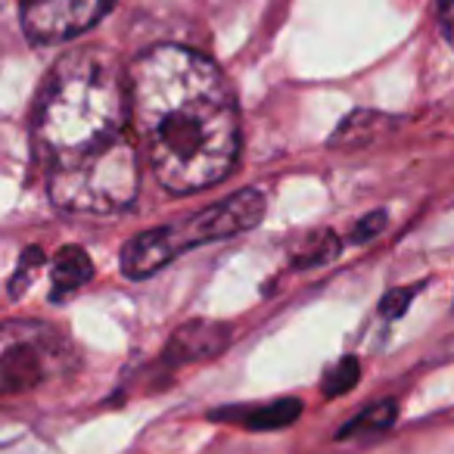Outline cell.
<instances>
[{
  "label": "cell",
  "mask_w": 454,
  "mask_h": 454,
  "mask_svg": "<svg viewBox=\"0 0 454 454\" xmlns=\"http://www.w3.org/2000/svg\"><path fill=\"white\" fill-rule=\"evenodd\" d=\"M128 94L131 125L168 193H200L231 175L240 156V113L212 59L181 44H156L131 59Z\"/></svg>",
  "instance_id": "cell-1"
},
{
  "label": "cell",
  "mask_w": 454,
  "mask_h": 454,
  "mask_svg": "<svg viewBox=\"0 0 454 454\" xmlns=\"http://www.w3.org/2000/svg\"><path fill=\"white\" fill-rule=\"evenodd\" d=\"M128 72L121 75L106 53L88 47L63 57L47 75L35 115V146L44 168L59 171L128 144Z\"/></svg>",
  "instance_id": "cell-2"
},
{
  "label": "cell",
  "mask_w": 454,
  "mask_h": 454,
  "mask_svg": "<svg viewBox=\"0 0 454 454\" xmlns=\"http://www.w3.org/2000/svg\"><path fill=\"white\" fill-rule=\"evenodd\" d=\"M262 218H265V196L253 187L237 190V193L224 196V200L212 202L187 218L153 227V231H144L134 240H128L121 249V271L131 280H144L187 249L247 234L262 224Z\"/></svg>",
  "instance_id": "cell-3"
},
{
  "label": "cell",
  "mask_w": 454,
  "mask_h": 454,
  "mask_svg": "<svg viewBox=\"0 0 454 454\" xmlns=\"http://www.w3.org/2000/svg\"><path fill=\"white\" fill-rule=\"evenodd\" d=\"M113 7L115 0H26L22 32L35 44H66L94 28Z\"/></svg>",
  "instance_id": "cell-4"
},
{
  "label": "cell",
  "mask_w": 454,
  "mask_h": 454,
  "mask_svg": "<svg viewBox=\"0 0 454 454\" xmlns=\"http://www.w3.org/2000/svg\"><path fill=\"white\" fill-rule=\"evenodd\" d=\"M231 342V330L227 324H212V321H193L184 324L165 346V361L171 364H190V361L215 358L218 352H224Z\"/></svg>",
  "instance_id": "cell-5"
},
{
  "label": "cell",
  "mask_w": 454,
  "mask_h": 454,
  "mask_svg": "<svg viewBox=\"0 0 454 454\" xmlns=\"http://www.w3.org/2000/svg\"><path fill=\"white\" fill-rule=\"evenodd\" d=\"M44 346L35 342L32 336L22 333V340L16 342V336H7V346H4V392H20L28 386L41 383L44 380Z\"/></svg>",
  "instance_id": "cell-6"
},
{
  "label": "cell",
  "mask_w": 454,
  "mask_h": 454,
  "mask_svg": "<svg viewBox=\"0 0 454 454\" xmlns=\"http://www.w3.org/2000/svg\"><path fill=\"white\" fill-rule=\"evenodd\" d=\"M302 414V402L299 398H274L265 404H253V408H227L215 411V417L231 420L243 429L253 433H271V429H286L296 417Z\"/></svg>",
  "instance_id": "cell-7"
},
{
  "label": "cell",
  "mask_w": 454,
  "mask_h": 454,
  "mask_svg": "<svg viewBox=\"0 0 454 454\" xmlns=\"http://www.w3.org/2000/svg\"><path fill=\"white\" fill-rule=\"evenodd\" d=\"M90 278H94V262L88 259V253L82 247H63L53 259V299L82 290Z\"/></svg>",
  "instance_id": "cell-8"
},
{
  "label": "cell",
  "mask_w": 454,
  "mask_h": 454,
  "mask_svg": "<svg viewBox=\"0 0 454 454\" xmlns=\"http://www.w3.org/2000/svg\"><path fill=\"white\" fill-rule=\"evenodd\" d=\"M380 125H392V119H386V115H380V113H371V109H358V113H352L348 119L340 121V128H336V134L330 137V144L361 146L371 137H377Z\"/></svg>",
  "instance_id": "cell-9"
},
{
  "label": "cell",
  "mask_w": 454,
  "mask_h": 454,
  "mask_svg": "<svg viewBox=\"0 0 454 454\" xmlns=\"http://www.w3.org/2000/svg\"><path fill=\"white\" fill-rule=\"evenodd\" d=\"M398 414L395 398H383V402L371 404V408L361 411L355 420H348L346 427L340 429V439H355V435H373V433H386L392 427Z\"/></svg>",
  "instance_id": "cell-10"
},
{
  "label": "cell",
  "mask_w": 454,
  "mask_h": 454,
  "mask_svg": "<svg viewBox=\"0 0 454 454\" xmlns=\"http://www.w3.org/2000/svg\"><path fill=\"white\" fill-rule=\"evenodd\" d=\"M342 249V240L333 234V231H324V234L311 237V243L302 249V253L293 255V268H299V271H309V268H317L324 265V262H333L336 255H340Z\"/></svg>",
  "instance_id": "cell-11"
},
{
  "label": "cell",
  "mask_w": 454,
  "mask_h": 454,
  "mask_svg": "<svg viewBox=\"0 0 454 454\" xmlns=\"http://www.w3.org/2000/svg\"><path fill=\"white\" fill-rule=\"evenodd\" d=\"M358 377H361V364L358 358H352V355H346L342 361H336L333 367H330L327 373H324L321 380V392L327 398H340L346 395L348 389H355L358 386Z\"/></svg>",
  "instance_id": "cell-12"
},
{
  "label": "cell",
  "mask_w": 454,
  "mask_h": 454,
  "mask_svg": "<svg viewBox=\"0 0 454 454\" xmlns=\"http://www.w3.org/2000/svg\"><path fill=\"white\" fill-rule=\"evenodd\" d=\"M41 268H44V253H41L38 247L26 249V253L20 255V265H16V271H13V280H10V299H16L22 290H28L35 274H38Z\"/></svg>",
  "instance_id": "cell-13"
},
{
  "label": "cell",
  "mask_w": 454,
  "mask_h": 454,
  "mask_svg": "<svg viewBox=\"0 0 454 454\" xmlns=\"http://www.w3.org/2000/svg\"><path fill=\"white\" fill-rule=\"evenodd\" d=\"M386 227V212H371L364 215L361 221H355V227L348 231V243H355V247H361V243H367L371 237H377L380 231Z\"/></svg>",
  "instance_id": "cell-14"
},
{
  "label": "cell",
  "mask_w": 454,
  "mask_h": 454,
  "mask_svg": "<svg viewBox=\"0 0 454 454\" xmlns=\"http://www.w3.org/2000/svg\"><path fill=\"white\" fill-rule=\"evenodd\" d=\"M414 290L417 286H402V290H389L383 296V302H380V315L383 317H398L408 311L411 299H414Z\"/></svg>",
  "instance_id": "cell-15"
},
{
  "label": "cell",
  "mask_w": 454,
  "mask_h": 454,
  "mask_svg": "<svg viewBox=\"0 0 454 454\" xmlns=\"http://www.w3.org/2000/svg\"><path fill=\"white\" fill-rule=\"evenodd\" d=\"M439 20L442 28H445V38L454 47V0H439Z\"/></svg>",
  "instance_id": "cell-16"
}]
</instances>
